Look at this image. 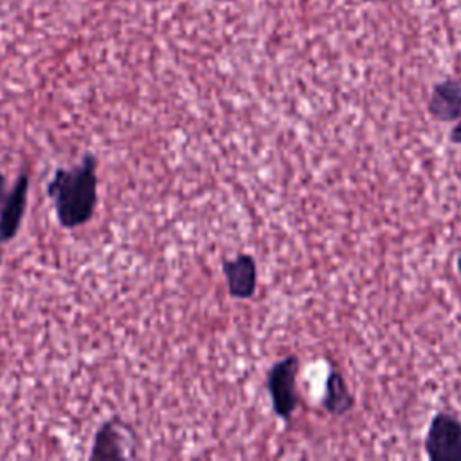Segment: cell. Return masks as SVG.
I'll use <instances>...</instances> for the list:
<instances>
[{"label": "cell", "mask_w": 461, "mask_h": 461, "mask_svg": "<svg viewBox=\"0 0 461 461\" xmlns=\"http://www.w3.org/2000/svg\"><path fill=\"white\" fill-rule=\"evenodd\" d=\"M448 139H450L452 144H459V146H461V119H457V122H456L454 128L450 130Z\"/></svg>", "instance_id": "cell-9"}, {"label": "cell", "mask_w": 461, "mask_h": 461, "mask_svg": "<svg viewBox=\"0 0 461 461\" xmlns=\"http://www.w3.org/2000/svg\"><path fill=\"white\" fill-rule=\"evenodd\" d=\"M430 461H461V421L447 412H436L423 441Z\"/></svg>", "instance_id": "cell-3"}, {"label": "cell", "mask_w": 461, "mask_h": 461, "mask_svg": "<svg viewBox=\"0 0 461 461\" xmlns=\"http://www.w3.org/2000/svg\"><path fill=\"white\" fill-rule=\"evenodd\" d=\"M456 267H457V272H459V276H461V254L457 256V261H456Z\"/></svg>", "instance_id": "cell-11"}, {"label": "cell", "mask_w": 461, "mask_h": 461, "mask_svg": "<svg viewBox=\"0 0 461 461\" xmlns=\"http://www.w3.org/2000/svg\"><path fill=\"white\" fill-rule=\"evenodd\" d=\"M29 198V173L20 171L14 185L7 193L2 209H0V234L4 241L16 238Z\"/></svg>", "instance_id": "cell-5"}, {"label": "cell", "mask_w": 461, "mask_h": 461, "mask_svg": "<svg viewBox=\"0 0 461 461\" xmlns=\"http://www.w3.org/2000/svg\"><path fill=\"white\" fill-rule=\"evenodd\" d=\"M7 193H5V176L0 173V205L4 203Z\"/></svg>", "instance_id": "cell-10"}, {"label": "cell", "mask_w": 461, "mask_h": 461, "mask_svg": "<svg viewBox=\"0 0 461 461\" xmlns=\"http://www.w3.org/2000/svg\"><path fill=\"white\" fill-rule=\"evenodd\" d=\"M427 112L434 121L452 122L461 119V81L447 77L432 86Z\"/></svg>", "instance_id": "cell-6"}, {"label": "cell", "mask_w": 461, "mask_h": 461, "mask_svg": "<svg viewBox=\"0 0 461 461\" xmlns=\"http://www.w3.org/2000/svg\"><path fill=\"white\" fill-rule=\"evenodd\" d=\"M2 243H4V240H2V234H0V263H2Z\"/></svg>", "instance_id": "cell-12"}, {"label": "cell", "mask_w": 461, "mask_h": 461, "mask_svg": "<svg viewBox=\"0 0 461 461\" xmlns=\"http://www.w3.org/2000/svg\"><path fill=\"white\" fill-rule=\"evenodd\" d=\"M299 373V357L286 355L285 358L277 360L267 373V391L270 396L272 409L277 418L283 421H290L294 411L299 403L295 382Z\"/></svg>", "instance_id": "cell-2"}, {"label": "cell", "mask_w": 461, "mask_h": 461, "mask_svg": "<svg viewBox=\"0 0 461 461\" xmlns=\"http://www.w3.org/2000/svg\"><path fill=\"white\" fill-rule=\"evenodd\" d=\"M227 290L234 299H250L258 286V265L250 254H238L221 261Z\"/></svg>", "instance_id": "cell-4"}, {"label": "cell", "mask_w": 461, "mask_h": 461, "mask_svg": "<svg viewBox=\"0 0 461 461\" xmlns=\"http://www.w3.org/2000/svg\"><path fill=\"white\" fill-rule=\"evenodd\" d=\"M353 407H355V394L348 387L344 376L337 369H331L326 378L322 409L328 414L339 418V416L348 414Z\"/></svg>", "instance_id": "cell-8"}, {"label": "cell", "mask_w": 461, "mask_h": 461, "mask_svg": "<svg viewBox=\"0 0 461 461\" xmlns=\"http://www.w3.org/2000/svg\"><path fill=\"white\" fill-rule=\"evenodd\" d=\"M124 425L117 420H106L95 432L94 443H92V459H121L126 456L124 452V438L126 434L122 432Z\"/></svg>", "instance_id": "cell-7"}, {"label": "cell", "mask_w": 461, "mask_h": 461, "mask_svg": "<svg viewBox=\"0 0 461 461\" xmlns=\"http://www.w3.org/2000/svg\"><path fill=\"white\" fill-rule=\"evenodd\" d=\"M97 157L85 153L72 167H58L47 184L56 218L63 229L88 223L97 205Z\"/></svg>", "instance_id": "cell-1"}]
</instances>
